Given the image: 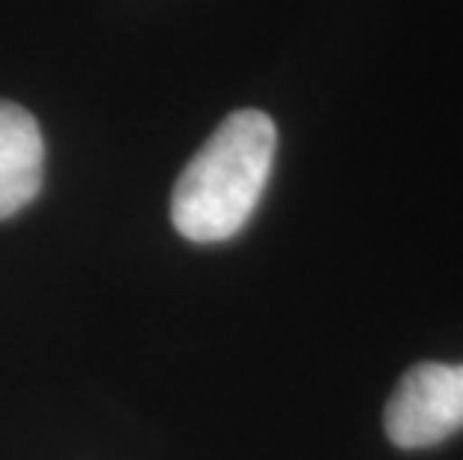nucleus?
Returning <instances> with one entry per match:
<instances>
[{
    "label": "nucleus",
    "mask_w": 463,
    "mask_h": 460,
    "mask_svg": "<svg viewBox=\"0 0 463 460\" xmlns=\"http://www.w3.org/2000/svg\"><path fill=\"white\" fill-rule=\"evenodd\" d=\"M45 141L27 108L0 99V221L22 212L43 189Z\"/></svg>",
    "instance_id": "7ed1b4c3"
},
{
    "label": "nucleus",
    "mask_w": 463,
    "mask_h": 460,
    "mask_svg": "<svg viewBox=\"0 0 463 460\" xmlns=\"http://www.w3.org/2000/svg\"><path fill=\"white\" fill-rule=\"evenodd\" d=\"M389 439L398 448H428L463 427V365L421 361L401 377L386 416Z\"/></svg>",
    "instance_id": "f03ea898"
},
{
    "label": "nucleus",
    "mask_w": 463,
    "mask_h": 460,
    "mask_svg": "<svg viewBox=\"0 0 463 460\" xmlns=\"http://www.w3.org/2000/svg\"><path fill=\"white\" fill-rule=\"evenodd\" d=\"M279 132L263 111H236L210 135L174 185V228L192 242L236 237L269 183Z\"/></svg>",
    "instance_id": "f257e3e1"
}]
</instances>
